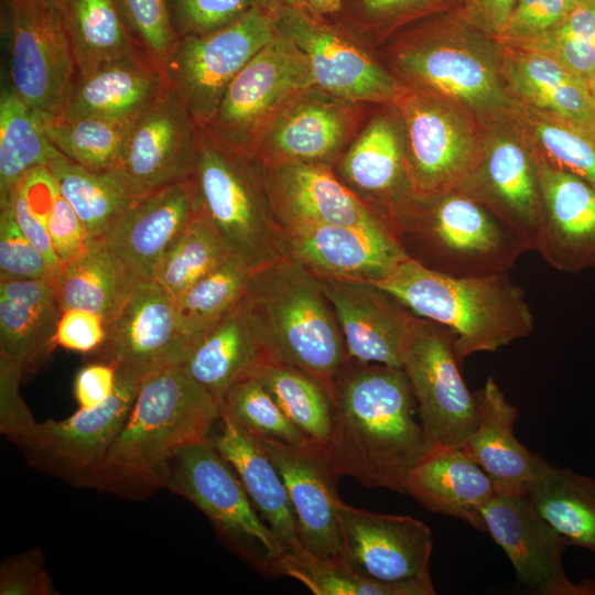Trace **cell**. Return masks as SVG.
Listing matches in <instances>:
<instances>
[{
	"mask_svg": "<svg viewBox=\"0 0 595 595\" xmlns=\"http://www.w3.org/2000/svg\"><path fill=\"white\" fill-rule=\"evenodd\" d=\"M329 392L333 428L326 453L335 474L408 495L409 476L428 446L402 368L350 358Z\"/></svg>",
	"mask_w": 595,
	"mask_h": 595,
	"instance_id": "1",
	"label": "cell"
},
{
	"mask_svg": "<svg viewBox=\"0 0 595 595\" xmlns=\"http://www.w3.org/2000/svg\"><path fill=\"white\" fill-rule=\"evenodd\" d=\"M374 51L404 87L447 100L469 115L499 120L521 110L506 85L498 43L459 9L410 22Z\"/></svg>",
	"mask_w": 595,
	"mask_h": 595,
	"instance_id": "2",
	"label": "cell"
},
{
	"mask_svg": "<svg viewBox=\"0 0 595 595\" xmlns=\"http://www.w3.org/2000/svg\"><path fill=\"white\" fill-rule=\"evenodd\" d=\"M220 413L218 401L182 366L144 376L104 458L95 489L141 500L165 488L175 453L208 439Z\"/></svg>",
	"mask_w": 595,
	"mask_h": 595,
	"instance_id": "3",
	"label": "cell"
},
{
	"mask_svg": "<svg viewBox=\"0 0 595 595\" xmlns=\"http://www.w3.org/2000/svg\"><path fill=\"white\" fill-rule=\"evenodd\" d=\"M239 307L266 360L305 370L329 389L350 359L318 279L290 257L253 270Z\"/></svg>",
	"mask_w": 595,
	"mask_h": 595,
	"instance_id": "4",
	"label": "cell"
},
{
	"mask_svg": "<svg viewBox=\"0 0 595 595\" xmlns=\"http://www.w3.org/2000/svg\"><path fill=\"white\" fill-rule=\"evenodd\" d=\"M412 314L448 327L459 364L475 353L496 351L533 329L526 294L509 271L451 277L408 258L374 282Z\"/></svg>",
	"mask_w": 595,
	"mask_h": 595,
	"instance_id": "5",
	"label": "cell"
},
{
	"mask_svg": "<svg viewBox=\"0 0 595 595\" xmlns=\"http://www.w3.org/2000/svg\"><path fill=\"white\" fill-rule=\"evenodd\" d=\"M388 221L410 259L451 277L510 271L531 250L493 212L458 190L413 194Z\"/></svg>",
	"mask_w": 595,
	"mask_h": 595,
	"instance_id": "6",
	"label": "cell"
},
{
	"mask_svg": "<svg viewBox=\"0 0 595 595\" xmlns=\"http://www.w3.org/2000/svg\"><path fill=\"white\" fill-rule=\"evenodd\" d=\"M199 210L229 253L251 270L289 258L257 153L232 148L199 126L192 176Z\"/></svg>",
	"mask_w": 595,
	"mask_h": 595,
	"instance_id": "7",
	"label": "cell"
},
{
	"mask_svg": "<svg viewBox=\"0 0 595 595\" xmlns=\"http://www.w3.org/2000/svg\"><path fill=\"white\" fill-rule=\"evenodd\" d=\"M6 82L44 122L62 115L76 78L62 10L48 0H1Z\"/></svg>",
	"mask_w": 595,
	"mask_h": 595,
	"instance_id": "8",
	"label": "cell"
},
{
	"mask_svg": "<svg viewBox=\"0 0 595 595\" xmlns=\"http://www.w3.org/2000/svg\"><path fill=\"white\" fill-rule=\"evenodd\" d=\"M142 378L117 371L112 394L100 405L71 416L34 419L8 440L32 467L77 488H94L104 458L126 421Z\"/></svg>",
	"mask_w": 595,
	"mask_h": 595,
	"instance_id": "9",
	"label": "cell"
},
{
	"mask_svg": "<svg viewBox=\"0 0 595 595\" xmlns=\"http://www.w3.org/2000/svg\"><path fill=\"white\" fill-rule=\"evenodd\" d=\"M455 339L448 327L414 316L401 368L416 401L428 450L463 448L482 418L477 393L468 390L461 375Z\"/></svg>",
	"mask_w": 595,
	"mask_h": 595,
	"instance_id": "10",
	"label": "cell"
},
{
	"mask_svg": "<svg viewBox=\"0 0 595 595\" xmlns=\"http://www.w3.org/2000/svg\"><path fill=\"white\" fill-rule=\"evenodd\" d=\"M165 488L194 504L245 556L271 574L272 563L284 550L209 437L175 453Z\"/></svg>",
	"mask_w": 595,
	"mask_h": 595,
	"instance_id": "11",
	"label": "cell"
},
{
	"mask_svg": "<svg viewBox=\"0 0 595 595\" xmlns=\"http://www.w3.org/2000/svg\"><path fill=\"white\" fill-rule=\"evenodd\" d=\"M311 86L307 57L278 26L273 40L232 79L215 115L202 126L219 141L256 153L260 137L275 117Z\"/></svg>",
	"mask_w": 595,
	"mask_h": 595,
	"instance_id": "12",
	"label": "cell"
},
{
	"mask_svg": "<svg viewBox=\"0 0 595 595\" xmlns=\"http://www.w3.org/2000/svg\"><path fill=\"white\" fill-rule=\"evenodd\" d=\"M272 10L279 29L307 57L314 86L369 105H396L407 91L381 64L374 48L342 22L301 7Z\"/></svg>",
	"mask_w": 595,
	"mask_h": 595,
	"instance_id": "13",
	"label": "cell"
},
{
	"mask_svg": "<svg viewBox=\"0 0 595 595\" xmlns=\"http://www.w3.org/2000/svg\"><path fill=\"white\" fill-rule=\"evenodd\" d=\"M277 33L273 10L258 3L223 30L178 37L164 66L165 82L198 123L205 125L232 79Z\"/></svg>",
	"mask_w": 595,
	"mask_h": 595,
	"instance_id": "14",
	"label": "cell"
},
{
	"mask_svg": "<svg viewBox=\"0 0 595 595\" xmlns=\"http://www.w3.org/2000/svg\"><path fill=\"white\" fill-rule=\"evenodd\" d=\"M415 194L457 190L477 166L483 140L469 113L442 98L407 89L396 102Z\"/></svg>",
	"mask_w": 595,
	"mask_h": 595,
	"instance_id": "15",
	"label": "cell"
},
{
	"mask_svg": "<svg viewBox=\"0 0 595 595\" xmlns=\"http://www.w3.org/2000/svg\"><path fill=\"white\" fill-rule=\"evenodd\" d=\"M371 106L311 86L275 117L260 137L256 153L267 166L303 163L333 169Z\"/></svg>",
	"mask_w": 595,
	"mask_h": 595,
	"instance_id": "16",
	"label": "cell"
},
{
	"mask_svg": "<svg viewBox=\"0 0 595 595\" xmlns=\"http://www.w3.org/2000/svg\"><path fill=\"white\" fill-rule=\"evenodd\" d=\"M199 123L167 84L133 119L116 169L139 195L192 178Z\"/></svg>",
	"mask_w": 595,
	"mask_h": 595,
	"instance_id": "17",
	"label": "cell"
},
{
	"mask_svg": "<svg viewBox=\"0 0 595 595\" xmlns=\"http://www.w3.org/2000/svg\"><path fill=\"white\" fill-rule=\"evenodd\" d=\"M343 559L357 573L383 583L432 584L433 539L422 521L336 502Z\"/></svg>",
	"mask_w": 595,
	"mask_h": 595,
	"instance_id": "18",
	"label": "cell"
},
{
	"mask_svg": "<svg viewBox=\"0 0 595 595\" xmlns=\"http://www.w3.org/2000/svg\"><path fill=\"white\" fill-rule=\"evenodd\" d=\"M192 350L176 316L175 298L154 280L137 281L102 346L90 361L112 365L140 378L182 366Z\"/></svg>",
	"mask_w": 595,
	"mask_h": 595,
	"instance_id": "19",
	"label": "cell"
},
{
	"mask_svg": "<svg viewBox=\"0 0 595 595\" xmlns=\"http://www.w3.org/2000/svg\"><path fill=\"white\" fill-rule=\"evenodd\" d=\"M484 531L506 552L518 581L541 595H595V582L573 583L562 555L567 541L524 496L496 494L483 509Z\"/></svg>",
	"mask_w": 595,
	"mask_h": 595,
	"instance_id": "20",
	"label": "cell"
},
{
	"mask_svg": "<svg viewBox=\"0 0 595 595\" xmlns=\"http://www.w3.org/2000/svg\"><path fill=\"white\" fill-rule=\"evenodd\" d=\"M333 171L350 192L387 220L398 205L415 194L404 128L396 105L371 106Z\"/></svg>",
	"mask_w": 595,
	"mask_h": 595,
	"instance_id": "21",
	"label": "cell"
},
{
	"mask_svg": "<svg viewBox=\"0 0 595 595\" xmlns=\"http://www.w3.org/2000/svg\"><path fill=\"white\" fill-rule=\"evenodd\" d=\"M283 234L289 257L318 279L374 283L409 258L390 224L309 226Z\"/></svg>",
	"mask_w": 595,
	"mask_h": 595,
	"instance_id": "22",
	"label": "cell"
},
{
	"mask_svg": "<svg viewBox=\"0 0 595 595\" xmlns=\"http://www.w3.org/2000/svg\"><path fill=\"white\" fill-rule=\"evenodd\" d=\"M457 190L487 207L534 250L542 203L528 140L498 132L483 141L477 166Z\"/></svg>",
	"mask_w": 595,
	"mask_h": 595,
	"instance_id": "23",
	"label": "cell"
},
{
	"mask_svg": "<svg viewBox=\"0 0 595 595\" xmlns=\"http://www.w3.org/2000/svg\"><path fill=\"white\" fill-rule=\"evenodd\" d=\"M259 441L284 483L302 547L322 559H343L336 512L338 476L326 451L315 444L295 446L272 439Z\"/></svg>",
	"mask_w": 595,
	"mask_h": 595,
	"instance_id": "24",
	"label": "cell"
},
{
	"mask_svg": "<svg viewBox=\"0 0 595 595\" xmlns=\"http://www.w3.org/2000/svg\"><path fill=\"white\" fill-rule=\"evenodd\" d=\"M542 218L536 248L554 269L595 267V186L536 153Z\"/></svg>",
	"mask_w": 595,
	"mask_h": 595,
	"instance_id": "25",
	"label": "cell"
},
{
	"mask_svg": "<svg viewBox=\"0 0 595 595\" xmlns=\"http://www.w3.org/2000/svg\"><path fill=\"white\" fill-rule=\"evenodd\" d=\"M318 282L332 304L349 358L401 368L415 315L372 283Z\"/></svg>",
	"mask_w": 595,
	"mask_h": 595,
	"instance_id": "26",
	"label": "cell"
},
{
	"mask_svg": "<svg viewBox=\"0 0 595 595\" xmlns=\"http://www.w3.org/2000/svg\"><path fill=\"white\" fill-rule=\"evenodd\" d=\"M266 167L273 210L283 231L309 226L389 224L350 192L332 167L303 163Z\"/></svg>",
	"mask_w": 595,
	"mask_h": 595,
	"instance_id": "27",
	"label": "cell"
},
{
	"mask_svg": "<svg viewBox=\"0 0 595 595\" xmlns=\"http://www.w3.org/2000/svg\"><path fill=\"white\" fill-rule=\"evenodd\" d=\"M198 210L191 178L139 196L101 239L137 281L153 280L161 258Z\"/></svg>",
	"mask_w": 595,
	"mask_h": 595,
	"instance_id": "28",
	"label": "cell"
},
{
	"mask_svg": "<svg viewBox=\"0 0 595 595\" xmlns=\"http://www.w3.org/2000/svg\"><path fill=\"white\" fill-rule=\"evenodd\" d=\"M63 311L54 279H0V368L35 372L57 346Z\"/></svg>",
	"mask_w": 595,
	"mask_h": 595,
	"instance_id": "29",
	"label": "cell"
},
{
	"mask_svg": "<svg viewBox=\"0 0 595 595\" xmlns=\"http://www.w3.org/2000/svg\"><path fill=\"white\" fill-rule=\"evenodd\" d=\"M476 393L482 418L463 450L489 476L497 494L526 497L551 465L516 439L519 411L493 378Z\"/></svg>",
	"mask_w": 595,
	"mask_h": 595,
	"instance_id": "30",
	"label": "cell"
},
{
	"mask_svg": "<svg viewBox=\"0 0 595 595\" xmlns=\"http://www.w3.org/2000/svg\"><path fill=\"white\" fill-rule=\"evenodd\" d=\"M496 494L485 470L455 446L429 448L408 480V495L422 507L483 531V509Z\"/></svg>",
	"mask_w": 595,
	"mask_h": 595,
	"instance_id": "31",
	"label": "cell"
},
{
	"mask_svg": "<svg viewBox=\"0 0 595 595\" xmlns=\"http://www.w3.org/2000/svg\"><path fill=\"white\" fill-rule=\"evenodd\" d=\"M220 433L212 443L234 468L284 553L303 550L289 494L264 446L228 414L220 413Z\"/></svg>",
	"mask_w": 595,
	"mask_h": 595,
	"instance_id": "32",
	"label": "cell"
},
{
	"mask_svg": "<svg viewBox=\"0 0 595 595\" xmlns=\"http://www.w3.org/2000/svg\"><path fill=\"white\" fill-rule=\"evenodd\" d=\"M166 86L163 73L144 52L110 61L76 76L60 117H136Z\"/></svg>",
	"mask_w": 595,
	"mask_h": 595,
	"instance_id": "33",
	"label": "cell"
},
{
	"mask_svg": "<svg viewBox=\"0 0 595 595\" xmlns=\"http://www.w3.org/2000/svg\"><path fill=\"white\" fill-rule=\"evenodd\" d=\"M498 45L506 85L519 102L595 127L587 80L549 54Z\"/></svg>",
	"mask_w": 595,
	"mask_h": 595,
	"instance_id": "34",
	"label": "cell"
},
{
	"mask_svg": "<svg viewBox=\"0 0 595 595\" xmlns=\"http://www.w3.org/2000/svg\"><path fill=\"white\" fill-rule=\"evenodd\" d=\"M136 282L130 268L101 238H89L80 255L63 267L56 288L63 310L94 312L107 327L122 310Z\"/></svg>",
	"mask_w": 595,
	"mask_h": 595,
	"instance_id": "35",
	"label": "cell"
},
{
	"mask_svg": "<svg viewBox=\"0 0 595 595\" xmlns=\"http://www.w3.org/2000/svg\"><path fill=\"white\" fill-rule=\"evenodd\" d=\"M264 356L239 305L193 347L184 370L220 404L227 390L250 376Z\"/></svg>",
	"mask_w": 595,
	"mask_h": 595,
	"instance_id": "36",
	"label": "cell"
},
{
	"mask_svg": "<svg viewBox=\"0 0 595 595\" xmlns=\"http://www.w3.org/2000/svg\"><path fill=\"white\" fill-rule=\"evenodd\" d=\"M62 14L76 76L105 63L143 52L117 0H65Z\"/></svg>",
	"mask_w": 595,
	"mask_h": 595,
	"instance_id": "37",
	"label": "cell"
},
{
	"mask_svg": "<svg viewBox=\"0 0 595 595\" xmlns=\"http://www.w3.org/2000/svg\"><path fill=\"white\" fill-rule=\"evenodd\" d=\"M45 167L82 219L89 238H102L139 197L116 169L89 170L61 153Z\"/></svg>",
	"mask_w": 595,
	"mask_h": 595,
	"instance_id": "38",
	"label": "cell"
},
{
	"mask_svg": "<svg viewBox=\"0 0 595 595\" xmlns=\"http://www.w3.org/2000/svg\"><path fill=\"white\" fill-rule=\"evenodd\" d=\"M537 513L570 545L595 553V479L553 467L526 495Z\"/></svg>",
	"mask_w": 595,
	"mask_h": 595,
	"instance_id": "39",
	"label": "cell"
},
{
	"mask_svg": "<svg viewBox=\"0 0 595 595\" xmlns=\"http://www.w3.org/2000/svg\"><path fill=\"white\" fill-rule=\"evenodd\" d=\"M268 390L288 419L313 443L328 446L333 401L327 386L298 367L263 360L251 372Z\"/></svg>",
	"mask_w": 595,
	"mask_h": 595,
	"instance_id": "40",
	"label": "cell"
},
{
	"mask_svg": "<svg viewBox=\"0 0 595 595\" xmlns=\"http://www.w3.org/2000/svg\"><path fill=\"white\" fill-rule=\"evenodd\" d=\"M60 152L50 142L42 118L4 84L0 94V202L31 171Z\"/></svg>",
	"mask_w": 595,
	"mask_h": 595,
	"instance_id": "41",
	"label": "cell"
},
{
	"mask_svg": "<svg viewBox=\"0 0 595 595\" xmlns=\"http://www.w3.org/2000/svg\"><path fill=\"white\" fill-rule=\"evenodd\" d=\"M253 270L234 256L175 299L178 326L195 344L237 309Z\"/></svg>",
	"mask_w": 595,
	"mask_h": 595,
	"instance_id": "42",
	"label": "cell"
},
{
	"mask_svg": "<svg viewBox=\"0 0 595 595\" xmlns=\"http://www.w3.org/2000/svg\"><path fill=\"white\" fill-rule=\"evenodd\" d=\"M271 574L295 578L316 595L435 594L433 584L379 582L360 575L344 559H322L305 549L278 558L271 565Z\"/></svg>",
	"mask_w": 595,
	"mask_h": 595,
	"instance_id": "43",
	"label": "cell"
},
{
	"mask_svg": "<svg viewBox=\"0 0 595 595\" xmlns=\"http://www.w3.org/2000/svg\"><path fill=\"white\" fill-rule=\"evenodd\" d=\"M520 112L536 153L595 186V127L523 104Z\"/></svg>",
	"mask_w": 595,
	"mask_h": 595,
	"instance_id": "44",
	"label": "cell"
},
{
	"mask_svg": "<svg viewBox=\"0 0 595 595\" xmlns=\"http://www.w3.org/2000/svg\"><path fill=\"white\" fill-rule=\"evenodd\" d=\"M133 118L57 117L44 122L52 145L73 162L95 171L113 169Z\"/></svg>",
	"mask_w": 595,
	"mask_h": 595,
	"instance_id": "45",
	"label": "cell"
},
{
	"mask_svg": "<svg viewBox=\"0 0 595 595\" xmlns=\"http://www.w3.org/2000/svg\"><path fill=\"white\" fill-rule=\"evenodd\" d=\"M229 256L214 225L198 210L161 258L153 280L176 299Z\"/></svg>",
	"mask_w": 595,
	"mask_h": 595,
	"instance_id": "46",
	"label": "cell"
},
{
	"mask_svg": "<svg viewBox=\"0 0 595 595\" xmlns=\"http://www.w3.org/2000/svg\"><path fill=\"white\" fill-rule=\"evenodd\" d=\"M220 410L256 437L295 446L315 444L288 419L268 390L251 375L227 390Z\"/></svg>",
	"mask_w": 595,
	"mask_h": 595,
	"instance_id": "47",
	"label": "cell"
},
{
	"mask_svg": "<svg viewBox=\"0 0 595 595\" xmlns=\"http://www.w3.org/2000/svg\"><path fill=\"white\" fill-rule=\"evenodd\" d=\"M461 3L462 0H343L335 20L374 48L401 26L458 9Z\"/></svg>",
	"mask_w": 595,
	"mask_h": 595,
	"instance_id": "48",
	"label": "cell"
},
{
	"mask_svg": "<svg viewBox=\"0 0 595 595\" xmlns=\"http://www.w3.org/2000/svg\"><path fill=\"white\" fill-rule=\"evenodd\" d=\"M510 46L549 54L588 82L595 76V0L572 8L558 25L541 36Z\"/></svg>",
	"mask_w": 595,
	"mask_h": 595,
	"instance_id": "49",
	"label": "cell"
},
{
	"mask_svg": "<svg viewBox=\"0 0 595 595\" xmlns=\"http://www.w3.org/2000/svg\"><path fill=\"white\" fill-rule=\"evenodd\" d=\"M137 42L163 73L178 36L166 0H117Z\"/></svg>",
	"mask_w": 595,
	"mask_h": 595,
	"instance_id": "50",
	"label": "cell"
},
{
	"mask_svg": "<svg viewBox=\"0 0 595 595\" xmlns=\"http://www.w3.org/2000/svg\"><path fill=\"white\" fill-rule=\"evenodd\" d=\"M260 0H166L178 37L203 36L242 19Z\"/></svg>",
	"mask_w": 595,
	"mask_h": 595,
	"instance_id": "51",
	"label": "cell"
},
{
	"mask_svg": "<svg viewBox=\"0 0 595 595\" xmlns=\"http://www.w3.org/2000/svg\"><path fill=\"white\" fill-rule=\"evenodd\" d=\"M43 278L54 279L46 260L21 230L10 203H1L0 279Z\"/></svg>",
	"mask_w": 595,
	"mask_h": 595,
	"instance_id": "52",
	"label": "cell"
},
{
	"mask_svg": "<svg viewBox=\"0 0 595 595\" xmlns=\"http://www.w3.org/2000/svg\"><path fill=\"white\" fill-rule=\"evenodd\" d=\"M571 10L567 0H518L494 39L502 45L524 43L553 29Z\"/></svg>",
	"mask_w": 595,
	"mask_h": 595,
	"instance_id": "53",
	"label": "cell"
},
{
	"mask_svg": "<svg viewBox=\"0 0 595 595\" xmlns=\"http://www.w3.org/2000/svg\"><path fill=\"white\" fill-rule=\"evenodd\" d=\"M1 595H56L40 548L6 558L0 565Z\"/></svg>",
	"mask_w": 595,
	"mask_h": 595,
	"instance_id": "54",
	"label": "cell"
},
{
	"mask_svg": "<svg viewBox=\"0 0 595 595\" xmlns=\"http://www.w3.org/2000/svg\"><path fill=\"white\" fill-rule=\"evenodd\" d=\"M46 226L54 252L63 267L80 255L89 239L82 219L58 188L47 214Z\"/></svg>",
	"mask_w": 595,
	"mask_h": 595,
	"instance_id": "55",
	"label": "cell"
},
{
	"mask_svg": "<svg viewBox=\"0 0 595 595\" xmlns=\"http://www.w3.org/2000/svg\"><path fill=\"white\" fill-rule=\"evenodd\" d=\"M106 336V323L100 315L66 309L58 321L55 340L57 346L90 357L102 346Z\"/></svg>",
	"mask_w": 595,
	"mask_h": 595,
	"instance_id": "56",
	"label": "cell"
},
{
	"mask_svg": "<svg viewBox=\"0 0 595 595\" xmlns=\"http://www.w3.org/2000/svg\"><path fill=\"white\" fill-rule=\"evenodd\" d=\"M4 202L10 203L21 230L44 257L53 278L56 280L63 266L54 252L46 220L30 204L22 181L19 182L9 196L1 201L0 204Z\"/></svg>",
	"mask_w": 595,
	"mask_h": 595,
	"instance_id": "57",
	"label": "cell"
},
{
	"mask_svg": "<svg viewBox=\"0 0 595 595\" xmlns=\"http://www.w3.org/2000/svg\"><path fill=\"white\" fill-rule=\"evenodd\" d=\"M117 369L104 361H89L74 379V394L80 409H93L104 403L113 392Z\"/></svg>",
	"mask_w": 595,
	"mask_h": 595,
	"instance_id": "58",
	"label": "cell"
},
{
	"mask_svg": "<svg viewBox=\"0 0 595 595\" xmlns=\"http://www.w3.org/2000/svg\"><path fill=\"white\" fill-rule=\"evenodd\" d=\"M518 0H462L464 18L482 32L495 37L506 25Z\"/></svg>",
	"mask_w": 595,
	"mask_h": 595,
	"instance_id": "59",
	"label": "cell"
},
{
	"mask_svg": "<svg viewBox=\"0 0 595 595\" xmlns=\"http://www.w3.org/2000/svg\"><path fill=\"white\" fill-rule=\"evenodd\" d=\"M343 0H304L305 8L314 14L335 19L342 9Z\"/></svg>",
	"mask_w": 595,
	"mask_h": 595,
	"instance_id": "60",
	"label": "cell"
},
{
	"mask_svg": "<svg viewBox=\"0 0 595 595\" xmlns=\"http://www.w3.org/2000/svg\"><path fill=\"white\" fill-rule=\"evenodd\" d=\"M259 3L274 9L278 7H301L305 8L304 0H260Z\"/></svg>",
	"mask_w": 595,
	"mask_h": 595,
	"instance_id": "61",
	"label": "cell"
},
{
	"mask_svg": "<svg viewBox=\"0 0 595 595\" xmlns=\"http://www.w3.org/2000/svg\"><path fill=\"white\" fill-rule=\"evenodd\" d=\"M588 89H589L592 102L595 109V76L588 80Z\"/></svg>",
	"mask_w": 595,
	"mask_h": 595,
	"instance_id": "62",
	"label": "cell"
},
{
	"mask_svg": "<svg viewBox=\"0 0 595 595\" xmlns=\"http://www.w3.org/2000/svg\"><path fill=\"white\" fill-rule=\"evenodd\" d=\"M585 1H587V0H567L571 8H574L575 6L581 4V3L585 2Z\"/></svg>",
	"mask_w": 595,
	"mask_h": 595,
	"instance_id": "63",
	"label": "cell"
},
{
	"mask_svg": "<svg viewBox=\"0 0 595 595\" xmlns=\"http://www.w3.org/2000/svg\"><path fill=\"white\" fill-rule=\"evenodd\" d=\"M50 2H52L54 6H56L57 8H60L62 10L63 8V4L65 2V0H48Z\"/></svg>",
	"mask_w": 595,
	"mask_h": 595,
	"instance_id": "64",
	"label": "cell"
}]
</instances>
